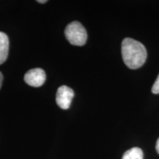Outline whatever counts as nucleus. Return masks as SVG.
I'll use <instances>...</instances> for the list:
<instances>
[{
  "label": "nucleus",
  "instance_id": "1",
  "mask_svg": "<svg viewBox=\"0 0 159 159\" xmlns=\"http://www.w3.org/2000/svg\"><path fill=\"white\" fill-rule=\"evenodd\" d=\"M122 55L125 65L132 69L140 68L147 59L144 46L130 38H125L122 41Z\"/></svg>",
  "mask_w": 159,
  "mask_h": 159
},
{
  "label": "nucleus",
  "instance_id": "2",
  "mask_svg": "<svg viewBox=\"0 0 159 159\" xmlns=\"http://www.w3.org/2000/svg\"><path fill=\"white\" fill-rule=\"evenodd\" d=\"M65 35L71 44L83 46L87 41V32L84 27L78 21H72L67 25Z\"/></svg>",
  "mask_w": 159,
  "mask_h": 159
},
{
  "label": "nucleus",
  "instance_id": "3",
  "mask_svg": "<svg viewBox=\"0 0 159 159\" xmlns=\"http://www.w3.org/2000/svg\"><path fill=\"white\" fill-rule=\"evenodd\" d=\"M74 91L66 85L59 87L56 94V102L61 108L68 109L71 105V100L74 97Z\"/></svg>",
  "mask_w": 159,
  "mask_h": 159
},
{
  "label": "nucleus",
  "instance_id": "4",
  "mask_svg": "<svg viewBox=\"0 0 159 159\" xmlns=\"http://www.w3.org/2000/svg\"><path fill=\"white\" fill-rule=\"evenodd\" d=\"M25 81L30 86H41L46 81L45 71L40 68L31 69L25 74Z\"/></svg>",
  "mask_w": 159,
  "mask_h": 159
},
{
  "label": "nucleus",
  "instance_id": "5",
  "mask_svg": "<svg viewBox=\"0 0 159 159\" xmlns=\"http://www.w3.org/2000/svg\"><path fill=\"white\" fill-rule=\"evenodd\" d=\"M9 52V39L5 33L0 32V64L7 60Z\"/></svg>",
  "mask_w": 159,
  "mask_h": 159
},
{
  "label": "nucleus",
  "instance_id": "6",
  "mask_svg": "<svg viewBox=\"0 0 159 159\" xmlns=\"http://www.w3.org/2000/svg\"><path fill=\"white\" fill-rule=\"evenodd\" d=\"M143 158L144 154L142 149L133 148L125 152L122 159H143Z\"/></svg>",
  "mask_w": 159,
  "mask_h": 159
},
{
  "label": "nucleus",
  "instance_id": "7",
  "mask_svg": "<svg viewBox=\"0 0 159 159\" xmlns=\"http://www.w3.org/2000/svg\"><path fill=\"white\" fill-rule=\"evenodd\" d=\"M152 92L153 94H159V75L158 77H157L156 82L154 83L153 85H152Z\"/></svg>",
  "mask_w": 159,
  "mask_h": 159
},
{
  "label": "nucleus",
  "instance_id": "8",
  "mask_svg": "<svg viewBox=\"0 0 159 159\" xmlns=\"http://www.w3.org/2000/svg\"><path fill=\"white\" fill-rule=\"evenodd\" d=\"M156 151L159 154V138L158 140H157V142H156Z\"/></svg>",
  "mask_w": 159,
  "mask_h": 159
},
{
  "label": "nucleus",
  "instance_id": "9",
  "mask_svg": "<svg viewBox=\"0 0 159 159\" xmlns=\"http://www.w3.org/2000/svg\"><path fill=\"white\" fill-rule=\"evenodd\" d=\"M2 81H3V75L0 72V89H1L2 84Z\"/></svg>",
  "mask_w": 159,
  "mask_h": 159
},
{
  "label": "nucleus",
  "instance_id": "10",
  "mask_svg": "<svg viewBox=\"0 0 159 159\" xmlns=\"http://www.w3.org/2000/svg\"><path fill=\"white\" fill-rule=\"evenodd\" d=\"M38 2H39V3H42V4H43V3H46L47 2V0H43V1H41V0H39V1H37Z\"/></svg>",
  "mask_w": 159,
  "mask_h": 159
}]
</instances>
